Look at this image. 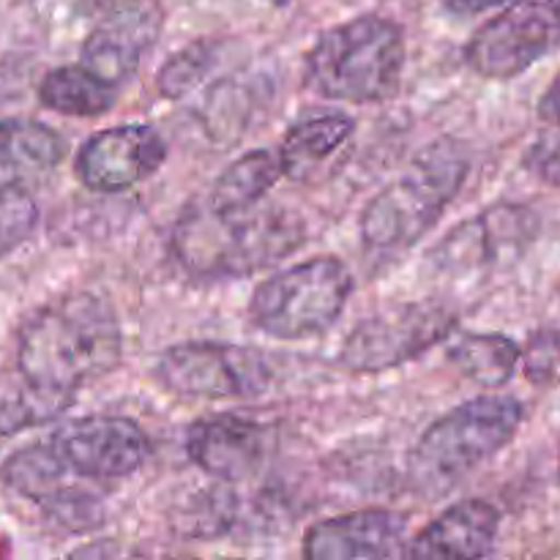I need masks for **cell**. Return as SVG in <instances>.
I'll return each mask as SVG.
<instances>
[{
    "instance_id": "6da1fadb",
    "label": "cell",
    "mask_w": 560,
    "mask_h": 560,
    "mask_svg": "<svg viewBox=\"0 0 560 560\" xmlns=\"http://www.w3.org/2000/svg\"><path fill=\"white\" fill-rule=\"evenodd\" d=\"M304 241V219L290 208H228L208 197L186 206L170 235L178 266L208 282L252 277L293 255Z\"/></svg>"
},
{
    "instance_id": "7a4b0ae2",
    "label": "cell",
    "mask_w": 560,
    "mask_h": 560,
    "mask_svg": "<svg viewBox=\"0 0 560 560\" xmlns=\"http://www.w3.org/2000/svg\"><path fill=\"white\" fill-rule=\"evenodd\" d=\"M124 359V334L109 301L69 293L25 317L16 337V370L55 392L77 394Z\"/></svg>"
},
{
    "instance_id": "3957f363",
    "label": "cell",
    "mask_w": 560,
    "mask_h": 560,
    "mask_svg": "<svg viewBox=\"0 0 560 560\" xmlns=\"http://www.w3.org/2000/svg\"><path fill=\"white\" fill-rule=\"evenodd\" d=\"M470 175V153L454 137L421 148L399 178L383 186L361 213V244L375 255L413 249L457 200Z\"/></svg>"
},
{
    "instance_id": "277c9868",
    "label": "cell",
    "mask_w": 560,
    "mask_h": 560,
    "mask_svg": "<svg viewBox=\"0 0 560 560\" xmlns=\"http://www.w3.org/2000/svg\"><path fill=\"white\" fill-rule=\"evenodd\" d=\"M525 424L517 397H476L432 421L408 454L410 487L421 498H443L503 452Z\"/></svg>"
},
{
    "instance_id": "5b68a950",
    "label": "cell",
    "mask_w": 560,
    "mask_h": 560,
    "mask_svg": "<svg viewBox=\"0 0 560 560\" xmlns=\"http://www.w3.org/2000/svg\"><path fill=\"white\" fill-rule=\"evenodd\" d=\"M408 44L399 22L361 14L328 27L306 52L304 85L315 96L350 104H383L402 85Z\"/></svg>"
},
{
    "instance_id": "8992f818",
    "label": "cell",
    "mask_w": 560,
    "mask_h": 560,
    "mask_svg": "<svg viewBox=\"0 0 560 560\" xmlns=\"http://www.w3.org/2000/svg\"><path fill=\"white\" fill-rule=\"evenodd\" d=\"M353 277L337 255H317L262 279L249 299V323L284 342L320 337L342 317Z\"/></svg>"
},
{
    "instance_id": "52a82bcc",
    "label": "cell",
    "mask_w": 560,
    "mask_h": 560,
    "mask_svg": "<svg viewBox=\"0 0 560 560\" xmlns=\"http://www.w3.org/2000/svg\"><path fill=\"white\" fill-rule=\"evenodd\" d=\"M457 331V310L446 301H397L350 328L337 364L353 375H377L421 359Z\"/></svg>"
},
{
    "instance_id": "ba28073f",
    "label": "cell",
    "mask_w": 560,
    "mask_h": 560,
    "mask_svg": "<svg viewBox=\"0 0 560 560\" xmlns=\"http://www.w3.org/2000/svg\"><path fill=\"white\" fill-rule=\"evenodd\" d=\"M162 388L186 399H252L268 392L273 366L262 350L230 342H180L153 370Z\"/></svg>"
},
{
    "instance_id": "9c48e42d",
    "label": "cell",
    "mask_w": 560,
    "mask_h": 560,
    "mask_svg": "<svg viewBox=\"0 0 560 560\" xmlns=\"http://www.w3.org/2000/svg\"><path fill=\"white\" fill-rule=\"evenodd\" d=\"M560 44V0H509L465 44V63L485 80H514Z\"/></svg>"
},
{
    "instance_id": "30bf717a",
    "label": "cell",
    "mask_w": 560,
    "mask_h": 560,
    "mask_svg": "<svg viewBox=\"0 0 560 560\" xmlns=\"http://www.w3.org/2000/svg\"><path fill=\"white\" fill-rule=\"evenodd\" d=\"M0 481L63 530L82 534V530H93L104 523L98 490L77 479L60 463L47 438L16 448L11 457H5L0 465Z\"/></svg>"
},
{
    "instance_id": "8fae6325",
    "label": "cell",
    "mask_w": 560,
    "mask_h": 560,
    "mask_svg": "<svg viewBox=\"0 0 560 560\" xmlns=\"http://www.w3.org/2000/svg\"><path fill=\"white\" fill-rule=\"evenodd\" d=\"M47 443L77 479L93 487L137 474L151 454V441L137 421L107 413L66 421L49 432Z\"/></svg>"
},
{
    "instance_id": "7c38bea8",
    "label": "cell",
    "mask_w": 560,
    "mask_h": 560,
    "mask_svg": "<svg viewBox=\"0 0 560 560\" xmlns=\"http://www.w3.org/2000/svg\"><path fill=\"white\" fill-rule=\"evenodd\" d=\"M167 142L151 124H120L96 131L80 145L74 175L85 189L118 195L162 170Z\"/></svg>"
},
{
    "instance_id": "4fadbf2b",
    "label": "cell",
    "mask_w": 560,
    "mask_h": 560,
    "mask_svg": "<svg viewBox=\"0 0 560 560\" xmlns=\"http://www.w3.org/2000/svg\"><path fill=\"white\" fill-rule=\"evenodd\" d=\"M273 448V432L238 413H213L195 421L186 432V454L208 476L244 481L260 474Z\"/></svg>"
},
{
    "instance_id": "5bb4252c",
    "label": "cell",
    "mask_w": 560,
    "mask_h": 560,
    "mask_svg": "<svg viewBox=\"0 0 560 560\" xmlns=\"http://www.w3.org/2000/svg\"><path fill=\"white\" fill-rule=\"evenodd\" d=\"M164 25V11L156 0L137 3L102 14V22L82 44V60L113 85L124 88L140 69L148 49L156 44Z\"/></svg>"
},
{
    "instance_id": "9a60e30c",
    "label": "cell",
    "mask_w": 560,
    "mask_h": 560,
    "mask_svg": "<svg viewBox=\"0 0 560 560\" xmlns=\"http://www.w3.org/2000/svg\"><path fill=\"white\" fill-rule=\"evenodd\" d=\"M530 233L528 213L517 206H495L459 222L446 238L432 246L430 262L441 273L481 271L498 266L503 255L517 252Z\"/></svg>"
},
{
    "instance_id": "2e32d148",
    "label": "cell",
    "mask_w": 560,
    "mask_h": 560,
    "mask_svg": "<svg viewBox=\"0 0 560 560\" xmlns=\"http://www.w3.org/2000/svg\"><path fill=\"white\" fill-rule=\"evenodd\" d=\"M402 556H408L405 517L388 509H359V512L320 520L304 536V558L310 560Z\"/></svg>"
},
{
    "instance_id": "e0dca14e",
    "label": "cell",
    "mask_w": 560,
    "mask_h": 560,
    "mask_svg": "<svg viewBox=\"0 0 560 560\" xmlns=\"http://www.w3.org/2000/svg\"><path fill=\"white\" fill-rule=\"evenodd\" d=\"M498 528L501 514L490 501L465 498L424 525L408 541L405 558H487L495 550Z\"/></svg>"
},
{
    "instance_id": "ac0fdd59",
    "label": "cell",
    "mask_w": 560,
    "mask_h": 560,
    "mask_svg": "<svg viewBox=\"0 0 560 560\" xmlns=\"http://www.w3.org/2000/svg\"><path fill=\"white\" fill-rule=\"evenodd\" d=\"M66 159V140L52 126L33 118L0 120V186H31L58 170Z\"/></svg>"
},
{
    "instance_id": "d6986e66",
    "label": "cell",
    "mask_w": 560,
    "mask_h": 560,
    "mask_svg": "<svg viewBox=\"0 0 560 560\" xmlns=\"http://www.w3.org/2000/svg\"><path fill=\"white\" fill-rule=\"evenodd\" d=\"M355 120L342 109H315L295 120L279 145V159L288 178L301 180L320 167L353 137Z\"/></svg>"
},
{
    "instance_id": "ffe728a7",
    "label": "cell",
    "mask_w": 560,
    "mask_h": 560,
    "mask_svg": "<svg viewBox=\"0 0 560 560\" xmlns=\"http://www.w3.org/2000/svg\"><path fill=\"white\" fill-rule=\"evenodd\" d=\"M120 96V88L98 77L85 63L49 69L38 82V102L66 118H98L109 113Z\"/></svg>"
},
{
    "instance_id": "44dd1931",
    "label": "cell",
    "mask_w": 560,
    "mask_h": 560,
    "mask_svg": "<svg viewBox=\"0 0 560 560\" xmlns=\"http://www.w3.org/2000/svg\"><path fill=\"white\" fill-rule=\"evenodd\" d=\"M446 359L476 386L501 388L517 372L523 348L506 334L454 331L446 339Z\"/></svg>"
},
{
    "instance_id": "7402d4cb",
    "label": "cell",
    "mask_w": 560,
    "mask_h": 560,
    "mask_svg": "<svg viewBox=\"0 0 560 560\" xmlns=\"http://www.w3.org/2000/svg\"><path fill=\"white\" fill-rule=\"evenodd\" d=\"M74 405V394L33 383L20 370H0V438L44 427Z\"/></svg>"
},
{
    "instance_id": "603a6c76",
    "label": "cell",
    "mask_w": 560,
    "mask_h": 560,
    "mask_svg": "<svg viewBox=\"0 0 560 560\" xmlns=\"http://www.w3.org/2000/svg\"><path fill=\"white\" fill-rule=\"evenodd\" d=\"M282 175L284 170L279 151H262V148H257V151L244 153L233 164H228L206 197L211 202H217V206L228 208L257 206V202L266 200L271 186Z\"/></svg>"
},
{
    "instance_id": "cb8c5ba5",
    "label": "cell",
    "mask_w": 560,
    "mask_h": 560,
    "mask_svg": "<svg viewBox=\"0 0 560 560\" xmlns=\"http://www.w3.org/2000/svg\"><path fill=\"white\" fill-rule=\"evenodd\" d=\"M230 49V42L224 38H197L186 44L175 55H170L156 71V91L159 96L178 102L186 93L195 91L200 82H206L219 63L224 60V52Z\"/></svg>"
},
{
    "instance_id": "d4e9b609",
    "label": "cell",
    "mask_w": 560,
    "mask_h": 560,
    "mask_svg": "<svg viewBox=\"0 0 560 560\" xmlns=\"http://www.w3.org/2000/svg\"><path fill=\"white\" fill-rule=\"evenodd\" d=\"M38 224V206L31 189L0 186V257L25 244Z\"/></svg>"
},
{
    "instance_id": "484cf974",
    "label": "cell",
    "mask_w": 560,
    "mask_h": 560,
    "mask_svg": "<svg viewBox=\"0 0 560 560\" xmlns=\"http://www.w3.org/2000/svg\"><path fill=\"white\" fill-rule=\"evenodd\" d=\"M523 370L536 386H560V328H547L530 337L523 350Z\"/></svg>"
},
{
    "instance_id": "4316f807",
    "label": "cell",
    "mask_w": 560,
    "mask_h": 560,
    "mask_svg": "<svg viewBox=\"0 0 560 560\" xmlns=\"http://www.w3.org/2000/svg\"><path fill=\"white\" fill-rule=\"evenodd\" d=\"M525 170L536 180L560 189V129L541 135L525 153Z\"/></svg>"
},
{
    "instance_id": "83f0119b",
    "label": "cell",
    "mask_w": 560,
    "mask_h": 560,
    "mask_svg": "<svg viewBox=\"0 0 560 560\" xmlns=\"http://www.w3.org/2000/svg\"><path fill=\"white\" fill-rule=\"evenodd\" d=\"M539 118L545 124L560 126V71L556 74V80L547 85V91L541 93L539 98Z\"/></svg>"
},
{
    "instance_id": "f1b7e54d",
    "label": "cell",
    "mask_w": 560,
    "mask_h": 560,
    "mask_svg": "<svg viewBox=\"0 0 560 560\" xmlns=\"http://www.w3.org/2000/svg\"><path fill=\"white\" fill-rule=\"evenodd\" d=\"M446 3L448 11H454V14H481V11H490L495 9V5H503L509 3V0H443Z\"/></svg>"
},
{
    "instance_id": "f546056e",
    "label": "cell",
    "mask_w": 560,
    "mask_h": 560,
    "mask_svg": "<svg viewBox=\"0 0 560 560\" xmlns=\"http://www.w3.org/2000/svg\"><path fill=\"white\" fill-rule=\"evenodd\" d=\"M137 3V0H85V9L93 14H109L115 9H124V5Z\"/></svg>"
},
{
    "instance_id": "4dcf8cb0",
    "label": "cell",
    "mask_w": 560,
    "mask_h": 560,
    "mask_svg": "<svg viewBox=\"0 0 560 560\" xmlns=\"http://www.w3.org/2000/svg\"><path fill=\"white\" fill-rule=\"evenodd\" d=\"M271 3H277V5H282V3H288V0H271Z\"/></svg>"
},
{
    "instance_id": "1f68e13d",
    "label": "cell",
    "mask_w": 560,
    "mask_h": 560,
    "mask_svg": "<svg viewBox=\"0 0 560 560\" xmlns=\"http://www.w3.org/2000/svg\"><path fill=\"white\" fill-rule=\"evenodd\" d=\"M558 481H560V463H558Z\"/></svg>"
}]
</instances>
